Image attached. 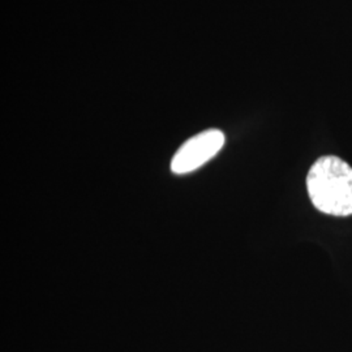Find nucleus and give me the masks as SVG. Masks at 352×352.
I'll return each mask as SVG.
<instances>
[{
    "mask_svg": "<svg viewBox=\"0 0 352 352\" xmlns=\"http://www.w3.org/2000/svg\"><path fill=\"white\" fill-rule=\"evenodd\" d=\"M307 189L311 201L321 213L351 215L352 167L340 157L318 158L307 176Z\"/></svg>",
    "mask_w": 352,
    "mask_h": 352,
    "instance_id": "f257e3e1",
    "label": "nucleus"
},
{
    "mask_svg": "<svg viewBox=\"0 0 352 352\" xmlns=\"http://www.w3.org/2000/svg\"><path fill=\"white\" fill-rule=\"evenodd\" d=\"M225 135L219 129H208L187 140L171 161L176 175L189 174L214 158L225 145Z\"/></svg>",
    "mask_w": 352,
    "mask_h": 352,
    "instance_id": "f03ea898",
    "label": "nucleus"
}]
</instances>
